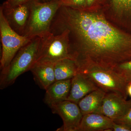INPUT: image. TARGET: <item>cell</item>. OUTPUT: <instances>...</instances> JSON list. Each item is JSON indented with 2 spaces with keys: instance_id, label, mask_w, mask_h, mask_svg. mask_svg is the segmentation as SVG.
Listing matches in <instances>:
<instances>
[{
  "instance_id": "obj_21",
  "label": "cell",
  "mask_w": 131,
  "mask_h": 131,
  "mask_svg": "<svg viewBox=\"0 0 131 131\" xmlns=\"http://www.w3.org/2000/svg\"><path fill=\"white\" fill-rule=\"evenodd\" d=\"M32 0H7L5 3L10 6H16L23 5L30 2Z\"/></svg>"
},
{
  "instance_id": "obj_9",
  "label": "cell",
  "mask_w": 131,
  "mask_h": 131,
  "mask_svg": "<svg viewBox=\"0 0 131 131\" xmlns=\"http://www.w3.org/2000/svg\"><path fill=\"white\" fill-rule=\"evenodd\" d=\"M30 2L16 6H9L4 2L0 7V11L11 28L23 36L30 16Z\"/></svg>"
},
{
  "instance_id": "obj_11",
  "label": "cell",
  "mask_w": 131,
  "mask_h": 131,
  "mask_svg": "<svg viewBox=\"0 0 131 131\" xmlns=\"http://www.w3.org/2000/svg\"><path fill=\"white\" fill-rule=\"evenodd\" d=\"M30 71L36 83L42 89L46 90L56 81L53 63L36 62Z\"/></svg>"
},
{
  "instance_id": "obj_6",
  "label": "cell",
  "mask_w": 131,
  "mask_h": 131,
  "mask_svg": "<svg viewBox=\"0 0 131 131\" xmlns=\"http://www.w3.org/2000/svg\"><path fill=\"white\" fill-rule=\"evenodd\" d=\"M0 35L2 45L1 71L9 65L19 49L28 43L32 38L19 35L9 25L0 11Z\"/></svg>"
},
{
  "instance_id": "obj_3",
  "label": "cell",
  "mask_w": 131,
  "mask_h": 131,
  "mask_svg": "<svg viewBox=\"0 0 131 131\" xmlns=\"http://www.w3.org/2000/svg\"><path fill=\"white\" fill-rule=\"evenodd\" d=\"M79 72L86 76L94 84L106 93L114 92L128 97L126 87L128 82L123 76L112 68L103 67L87 61L78 66Z\"/></svg>"
},
{
  "instance_id": "obj_8",
  "label": "cell",
  "mask_w": 131,
  "mask_h": 131,
  "mask_svg": "<svg viewBox=\"0 0 131 131\" xmlns=\"http://www.w3.org/2000/svg\"><path fill=\"white\" fill-rule=\"evenodd\" d=\"M131 108V98L127 100L121 94L106 93L101 106L96 113L103 115L114 121L124 116Z\"/></svg>"
},
{
  "instance_id": "obj_7",
  "label": "cell",
  "mask_w": 131,
  "mask_h": 131,
  "mask_svg": "<svg viewBox=\"0 0 131 131\" xmlns=\"http://www.w3.org/2000/svg\"><path fill=\"white\" fill-rule=\"evenodd\" d=\"M50 107L52 113L58 115L63 122L62 126L57 130L78 131L83 115L77 103L66 100Z\"/></svg>"
},
{
  "instance_id": "obj_19",
  "label": "cell",
  "mask_w": 131,
  "mask_h": 131,
  "mask_svg": "<svg viewBox=\"0 0 131 131\" xmlns=\"http://www.w3.org/2000/svg\"><path fill=\"white\" fill-rule=\"evenodd\" d=\"M115 122L125 124L131 128V108L122 118L114 121Z\"/></svg>"
},
{
  "instance_id": "obj_12",
  "label": "cell",
  "mask_w": 131,
  "mask_h": 131,
  "mask_svg": "<svg viewBox=\"0 0 131 131\" xmlns=\"http://www.w3.org/2000/svg\"><path fill=\"white\" fill-rule=\"evenodd\" d=\"M112 19L121 25L131 28V0H108Z\"/></svg>"
},
{
  "instance_id": "obj_5",
  "label": "cell",
  "mask_w": 131,
  "mask_h": 131,
  "mask_svg": "<svg viewBox=\"0 0 131 131\" xmlns=\"http://www.w3.org/2000/svg\"><path fill=\"white\" fill-rule=\"evenodd\" d=\"M69 31L67 29L50 32L41 37L37 62L54 63L64 59H73L71 53Z\"/></svg>"
},
{
  "instance_id": "obj_14",
  "label": "cell",
  "mask_w": 131,
  "mask_h": 131,
  "mask_svg": "<svg viewBox=\"0 0 131 131\" xmlns=\"http://www.w3.org/2000/svg\"><path fill=\"white\" fill-rule=\"evenodd\" d=\"M71 79L56 81L46 90L44 101L49 107L68 99L70 92Z\"/></svg>"
},
{
  "instance_id": "obj_18",
  "label": "cell",
  "mask_w": 131,
  "mask_h": 131,
  "mask_svg": "<svg viewBox=\"0 0 131 131\" xmlns=\"http://www.w3.org/2000/svg\"><path fill=\"white\" fill-rule=\"evenodd\" d=\"M62 6L78 9H86L87 0H60Z\"/></svg>"
},
{
  "instance_id": "obj_15",
  "label": "cell",
  "mask_w": 131,
  "mask_h": 131,
  "mask_svg": "<svg viewBox=\"0 0 131 131\" xmlns=\"http://www.w3.org/2000/svg\"><path fill=\"white\" fill-rule=\"evenodd\" d=\"M106 94L105 91L98 88L80 100L78 105L83 115L96 113L101 106Z\"/></svg>"
},
{
  "instance_id": "obj_16",
  "label": "cell",
  "mask_w": 131,
  "mask_h": 131,
  "mask_svg": "<svg viewBox=\"0 0 131 131\" xmlns=\"http://www.w3.org/2000/svg\"><path fill=\"white\" fill-rule=\"evenodd\" d=\"M56 81L72 79L79 72L76 62L70 58L64 59L54 63Z\"/></svg>"
},
{
  "instance_id": "obj_10",
  "label": "cell",
  "mask_w": 131,
  "mask_h": 131,
  "mask_svg": "<svg viewBox=\"0 0 131 131\" xmlns=\"http://www.w3.org/2000/svg\"><path fill=\"white\" fill-rule=\"evenodd\" d=\"M98 89L93 82L79 72L71 79L70 92L67 100L78 104L82 98Z\"/></svg>"
},
{
  "instance_id": "obj_22",
  "label": "cell",
  "mask_w": 131,
  "mask_h": 131,
  "mask_svg": "<svg viewBox=\"0 0 131 131\" xmlns=\"http://www.w3.org/2000/svg\"><path fill=\"white\" fill-rule=\"evenodd\" d=\"M100 0H87L86 9H91L98 8V3Z\"/></svg>"
},
{
  "instance_id": "obj_20",
  "label": "cell",
  "mask_w": 131,
  "mask_h": 131,
  "mask_svg": "<svg viewBox=\"0 0 131 131\" xmlns=\"http://www.w3.org/2000/svg\"><path fill=\"white\" fill-rule=\"evenodd\" d=\"M112 130L114 131H131V128L125 124L115 123L114 122Z\"/></svg>"
},
{
  "instance_id": "obj_4",
  "label": "cell",
  "mask_w": 131,
  "mask_h": 131,
  "mask_svg": "<svg viewBox=\"0 0 131 131\" xmlns=\"http://www.w3.org/2000/svg\"><path fill=\"white\" fill-rule=\"evenodd\" d=\"M30 4V16L24 36L30 38L42 37L50 32L53 18L62 6L61 1L53 0L41 3L32 0Z\"/></svg>"
},
{
  "instance_id": "obj_13",
  "label": "cell",
  "mask_w": 131,
  "mask_h": 131,
  "mask_svg": "<svg viewBox=\"0 0 131 131\" xmlns=\"http://www.w3.org/2000/svg\"><path fill=\"white\" fill-rule=\"evenodd\" d=\"M114 122L103 115L88 114L83 115L78 131H112Z\"/></svg>"
},
{
  "instance_id": "obj_1",
  "label": "cell",
  "mask_w": 131,
  "mask_h": 131,
  "mask_svg": "<svg viewBox=\"0 0 131 131\" xmlns=\"http://www.w3.org/2000/svg\"><path fill=\"white\" fill-rule=\"evenodd\" d=\"M64 29L69 31L71 53L78 66L90 61L113 69L131 60V34L113 25L98 8L61 6L50 32Z\"/></svg>"
},
{
  "instance_id": "obj_23",
  "label": "cell",
  "mask_w": 131,
  "mask_h": 131,
  "mask_svg": "<svg viewBox=\"0 0 131 131\" xmlns=\"http://www.w3.org/2000/svg\"><path fill=\"white\" fill-rule=\"evenodd\" d=\"M126 92L127 95L131 98V82H129L126 87Z\"/></svg>"
},
{
  "instance_id": "obj_2",
  "label": "cell",
  "mask_w": 131,
  "mask_h": 131,
  "mask_svg": "<svg viewBox=\"0 0 131 131\" xmlns=\"http://www.w3.org/2000/svg\"><path fill=\"white\" fill-rule=\"evenodd\" d=\"M41 42V37L32 38L19 49L7 68L1 71V89L13 84L20 75L30 70L37 60Z\"/></svg>"
},
{
  "instance_id": "obj_17",
  "label": "cell",
  "mask_w": 131,
  "mask_h": 131,
  "mask_svg": "<svg viewBox=\"0 0 131 131\" xmlns=\"http://www.w3.org/2000/svg\"><path fill=\"white\" fill-rule=\"evenodd\" d=\"M112 69L123 76L128 82H131V60L120 64Z\"/></svg>"
},
{
  "instance_id": "obj_24",
  "label": "cell",
  "mask_w": 131,
  "mask_h": 131,
  "mask_svg": "<svg viewBox=\"0 0 131 131\" xmlns=\"http://www.w3.org/2000/svg\"><path fill=\"white\" fill-rule=\"evenodd\" d=\"M35 1L39 2L45 3L49 2L51 1H53V0H35Z\"/></svg>"
}]
</instances>
